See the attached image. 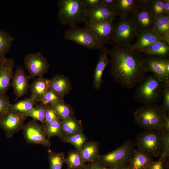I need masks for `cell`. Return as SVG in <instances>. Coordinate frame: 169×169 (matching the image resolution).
I'll return each instance as SVG.
<instances>
[{"label": "cell", "instance_id": "obj_13", "mask_svg": "<svg viewBox=\"0 0 169 169\" xmlns=\"http://www.w3.org/2000/svg\"><path fill=\"white\" fill-rule=\"evenodd\" d=\"M24 138L27 143L49 147L51 142L45 134L43 125L32 120L24 125L22 128Z\"/></svg>", "mask_w": 169, "mask_h": 169}, {"label": "cell", "instance_id": "obj_45", "mask_svg": "<svg viewBox=\"0 0 169 169\" xmlns=\"http://www.w3.org/2000/svg\"><path fill=\"white\" fill-rule=\"evenodd\" d=\"M83 169H111L103 166L96 162H90V163L86 165Z\"/></svg>", "mask_w": 169, "mask_h": 169}, {"label": "cell", "instance_id": "obj_42", "mask_svg": "<svg viewBox=\"0 0 169 169\" xmlns=\"http://www.w3.org/2000/svg\"><path fill=\"white\" fill-rule=\"evenodd\" d=\"M166 161L159 159L157 161H151L145 169H166Z\"/></svg>", "mask_w": 169, "mask_h": 169}, {"label": "cell", "instance_id": "obj_28", "mask_svg": "<svg viewBox=\"0 0 169 169\" xmlns=\"http://www.w3.org/2000/svg\"><path fill=\"white\" fill-rule=\"evenodd\" d=\"M64 163L67 165V169H83L86 165L79 150L77 149L68 152Z\"/></svg>", "mask_w": 169, "mask_h": 169}, {"label": "cell", "instance_id": "obj_34", "mask_svg": "<svg viewBox=\"0 0 169 169\" xmlns=\"http://www.w3.org/2000/svg\"><path fill=\"white\" fill-rule=\"evenodd\" d=\"M45 105L41 104L34 105L25 115L30 117L33 120L39 121L42 125L45 124Z\"/></svg>", "mask_w": 169, "mask_h": 169}, {"label": "cell", "instance_id": "obj_41", "mask_svg": "<svg viewBox=\"0 0 169 169\" xmlns=\"http://www.w3.org/2000/svg\"><path fill=\"white\" fill-rule=\"evenodd\" d=\"M10 105L9 98L5 94H0V116L9 110Z\"/></svg>", "mask_w": 169, "mask_h": 169}, {"label": "cell", "instance_id": "obj_33", "mask_svg": "<svg viewBox=\"0 0 169 169\" xmlns=\"http://www.w3.org/2000/svg\"><path fill=\"white\" fill-rule=\"evenodd\" d=\"M14 39L7 32L0 29V54L5 55L8 52Z\"/></svg>", "mask_w": 169, "mask_h": 169}, {"label": "cell", "instance_id": "obj_25", "mask_svg": "<svg viewBox=\"0 0 169 169\" xmlns=\"http://www.w3.org/2000/svg\"><path fill=\"white\" fill-rule=\"evenodd\" d=\"M152 160L151 156L135 148L128 164L131 169H145Z\"/></svg>", "mask_w": 169, "mask_h": 169}, {"label": "cell", "instance_id": "obj_35", "mask_svg": "<svg viewBox=\"0 0 169 169\" xmlns=\"http://www.w3.org/2000/svg\"><path fill=\"white\" fill-rule=\"evenodd\" d=\"M64 101V97L54 92L50 88L44 94L39 102L44 105H51Z\"/></svg>", "mask_w": 169, "mask_h": 169}, {"label": "cell", "instance_id": "obj_24", "mask_svg": "<svg viewBox=\"0 0 169 169\" xmlns=\"http://www.w3.org/2000/svg\"><path fill=\"white\" fill-rule=\"evenodd\" d=\"M61 125L62 132L65 137L83 132L81 122L74 116L61 120Z\"/></svg>", "mask_w": 169, "mask_h": 169}, {"label": "cell", "instance_id": "obj_27", "mask_svg": "<svg viewBox=\"0 0 169 169\" xmlns=\"http://www.w3.org/2000/svg\"><path fill=\"white\" fill-rule=\"evenodd\" d=\"M145 55L169 57V45L163 41H158L146 48L139 50Z\"/></svg>", "mask_w": 169, "mask_h": 169}, {"label": "cell", "instance_id": "obj_12", "mask_svg": "<svg viewBox=\"0 0 169 169\" xmlns=\"http://www.w3.org/2000/svg\"><path fill=\"white\" fill-rule=\"evenodd\" d=\"M24 63L29 74V79L43 76L49 68L47 59L40 52L27 54L24 59Z\"/></svg>", "mask_w": 169, "mask_h": 169}, {"label": "cell", "instance_id": "obj_37", "mask_svg": "<svg viewBox=\"0 0 169 169\" xmlns=\"http://www.w3.org/2000/svg\"><path fill=\"white\" fill-rule=\"evenodd\" d=\"M163 138V149L159 159L166 161L169 155V132L161 131Z\"/></svg>", "mask_w": 169, "mask_h": 169}, {"label": "cell", "instance_id": "obj_6", "mask_svg": "<svg viewBox=\"0 0 169 169\" xmlns=\"http://www.w3.org/2000/svg\"><path fill=\"white\" fill-rule=\"evenodd\" d=\"M134 143L131 140L126 141L113 151L100 155L95 161L105 167L112 168L128 164L135 148Z\"/></svg>", "mask_w": 169, "mask_h": 169}, {"label": "cell", "instance_id": "obj_22", "mask_svg": "<svg viewBox=\"0 0 169 169\" xmlns=\"http://www.w3.org/2000/svg\"><path fill=\"white\" fill-rule=\"evenodd\" d=\"M49 79L43 76L38 77L30 86L31 95L37 102H39L49 88Z\"/></svg>", "mask_w": 169, "mask_h": 169}, {"label": "cell", "instance_id": "obj_19", "mask_svg": "<svg viewBox=\"0 0 169 169\" xmlns=\"http://www.w3.org/2000/svg\"><path fill=\"white\" fill-rule=\"evenodd\" d=\"M160 41H164L154 29L147 30L139 32L136 43L130 46L133 49L140 50Z\"/></svg>", "mask_w": 169, "mask_h": 169}, {"label": "cell", "instance_id": "obj_17", "mask_svg": "<svg viewBox=\"0 0 169 169\" xmlns=\"http://www.w3.org/2000/svg\"><path fill=\"white\" fill-rule=\"evenodd\" d=\"M99 56L97 63L94 70L93 87L96 90H99L101 84L103 82L102 77L103 72L107 66L110 63L108 58L109 50L103 45L99 49Z\"/></svg>", "mask_w": 169, "mask_h": 169}, {"label": "cell", "instance_id": "obj_48", "mask_svg": "<svg viewBox=\"0 0 169 169\" xmlns=\"http://www.w3.org/2000/svg\"><path fill=\"white\" fill-rule=\"evenodd\" d=\"M163 15L169 16V0H164Z\"/></svg>", "mask_w": 169, "mask_h": 169}, {"label": "cell", "instance_id": "obj_5", "mask_svg": "<svg viewBox=\"0 0 169 169\" xmlns=\"http://www.w3.org/2000/svg\"><path fill=\"white\" fill-rule=\"evenodd\" d=\"M134 144L137 149L148 156H160L163 149L161 131L144 130L136 135Z\"/></svg>", "mask_w": 169, "mask_h": 169}, {"label": "cell", "instance_id": "obj_46", "mask_svg": "<svg viewBox=\"0 0 169 169\" xmlns=\"http://www.w3.org/2000/svg\"><path fill=\"white\" fill-rule=\"evenodd\" d=\"M115 2L116 0H102V4L113 9Z\"/></svg>", "mask_w": 169, "mask_h": 169}, {"label": "cell", "instance_id": "obj_8", "mask_svg": "<svg viewBox=\"0 0 169 169\" xmlns=\"http://www.w3.org/2000/svg\"><path fill=\"white\" fill-rule=\"evenodd\" d=\"M64 37L89 49H99L103 45L90 30L85 27L70 28L64 32Z\"/></svg>", "mask_w": 169, "mask_h": 169}, {"label": "cell", "instance_id": "obj_4", "mask_svg": "<svg viewBox=\"0 0 169 169\" xmlns=\"http://www.w3.org/2000/svg\"><path fill=\"white\" fill-rule=\"evenodd\" d=\"M57 5L58 19L61 25L71 28L78 26L86 20L87 8L83 0H59Z\"/></svg>", "mask_w": 169, "mask_h": 169}, {"label": "cell", "instance_id": "obj_11", "mask_svg": "<svg viewBox=\"0 0 169 169\" xmlns=\"http://www.w3.org/2000/svg\"><path fill=\"white\" fill-rule=\"evenodd\" d=\"M26 117L17 112L9 110L0 116V127L4 131L7 137L10 138L22 129Z\"/></svg>", "mask_w": 169, "mask_h": 169}, {"label": "cell", "instance_id": "obj_2", "mask_svg": "<svg viewBox=\"0 0 169 169\" xmlns=\"http://www.w3.org/2000/svg\"><path fill=\"white\" fill-rule=\"evenodd\" d=\"M164 82L152 74L146 76L138 84L133 99L142 105H158L162 99Z\"/></svg>", "mask_w": 169, "mask_h": 169}, {"label": "cell", "instance_id": "obj_1", "mask_svg": "<svg viewBox=\"0 0 169 169\" xmlns=\"http://www.w3.org/2000/svg\"><path fill=\"white\" fill-rule=\"evenodd\" d=\"M110 73L114 81L126 88H132L146 76L143 57L138 49L130 46L114 45L109 50Z\"/></svg>", "mask_w": 169, "mask_h": 169}, {"label": "cell", "instance_id": "obj_14", "mask_svg": "<svg viewBox=\"0 0 169 169\" xmlns=\"http://www.w3.org/2000/svg\"><path fill=\"white\" fill-rule=\"evenodd\" d=\"M130 17L139 32L153 29L156 17L149 9H138Z\"/></svg>", "mask_w": 169, "mask_h": 169}, {"label": "cell", "instance_id": "obj_29", "mask_svg": "<svg viewBox=\"0 0 169 169\" xmlns=\"http://www.w3.org/2000/svg\"><path fill=\"white\" fill-rule=\"evenodd\" d=\"M61 120L60 119H56L43 125L45 134L48 140L56 136L61 141L65 142V136L63 135L61 131Z\"/></svg>", "mask_w": 169, "mask_h": 169}, {"label": "cell", "instance_id": "obj_20", "mask_svg": "<svg viewBox=\"0 0 169 169\" xmlns=\"http://www.w3.org/2000/svg\"><path fill=\"white\" fill-rule=\"evenodd\" d=\"M49 88L63 97L71 89L69 79L61 74L57 75L49 79Z\"/></svg>", "mask_w": 169, "mask_h": 169}, {"label": "cell", "instance_id": "obj_10", "mask_svg": "<svg viewBox=\"0 0 169 169\" xmlns=\"http://www.w3.org/2000/svg\"><path fill=\"white\" fill-rule=\"evenodd\" d=\"M114 21H92L86 20L84 23L85 27L90 30L99 41L104 45L113 44L112 38Z\"/></svg>", "mask_w": 169, "mask_h": 169}, {"label": "cell", "instance_id": "obj_40", "mask_svg": "<svg viewBox=\"0 0 169 169\" xmlns=\"http://www.w3.org/2000/svg\"><path fill=\"white\" fill-rule=\"evenodd\" d=\"M163 101L161 104L164 110L167 113L169 112V82H164L163 94Z\"/></svg>", "mask_w": 169, "mask_h": 169}, {"label": "cell", "instance_id": "obj_18", "mask_svg": "<svg viewBox=\"0 0 169 169\" xmlns=\"http://www.w3.org/2000/svg\"><path fill=\"white\" fill-rule=\"evenodd\" d=\"M15 64L13 59L7 58L0 68V94H5L11 86Z\"/></svg>", "mask_w": 169, "mask_h": 169}, {"label": "cell", "instance_id": "obj_32", "mask_svg": "<svg viewBox=\"0 0 169 169\" xmlns=\"http://www.w3.org/2000/svg\"><path fill=\"white\" fill-rule=\"evenodd\" d=\"M49 169H62L64 162L65 156L62 152H55L48 150Z\"/></svg>", "mask_w": 169, "mask_h": 169}, {"label": "cell", "instance_id": "obj_3", "mask_svg": "<svg viewBox=\"0 0 169 169\" xmlns=\"http://www.w3.org/2000/svg\"><path fill=\"white\" fill-rule=\"evenodd\" d=\"M168 113L161 105H142L135 111L134 120L144 130L161 131Z\"/></svg>", "mask_w": 169, "mask_h": 169}, {"label": "cell", "instance_id": "obj_38", "mask_svg": "<svg viewBox=\"0 0 169 169\" xmlns=\"http://www.w3.org/2000/svg\"><path fill=\"white\" fill-rule=\"evenodd\" d=\"M164 0H153L149 9L156 17L163 15Z\"/></svg>", "mask_w": 169, "mask_h": 169}, {"label": "cell", "instance_id": "obj_43", "mask_svg": "<svg viewBox=\"0 0 169 169\" xmlns=\"http://www.w3.org/2000/svg\"><path fill=\"white\" fill-rule=\"evenodd\" d=\"M85 7L87 8H95L102 4V0H83Z\"/></svg>", "mask_w": 169, "mask_h": 169}, {"label": "cell", "instance_id": "obj_31", "mask_svg": "<svg viewBox=\"0 0 169 169\" xmlns=\"http://www.w3.org/2000/svg\"><path fill=\"white\" fill-rule=\"evenodd\" d=\"M54 109L59 117L61 120L74 117V112L72 108L64 101L50 105Z\"/></svg>", "mask_w": 169, "mask_h": 169}, {"label": "cell", "instance_id": "obj_21", "mask_svg": "<svg viewBox=\"0 0 169 169\" xmlns=\"http://www.w3.org/2000/svg\"><path fill=\"white\" fill-rule=\"evenodd\" d=\"M113 9L119 17L130 16L138 9L137 0H116Z\"/></svg>", "mask_w": 169, "mask_h": 169}, {"label": "cell", "instance_id": "obj_9", "mask_svg": "<svg viewBox=\"0 0 169 169\" xmlns=\"http://www.w3.org/2000/svg\"><path fill=\"white\" fill-rule=\"evenodd\" d=\"M143 62L146 73L152 72L163 82H169V57L146 55Z\"/></svg>", "mask_w": 169, "mask_h": 169}, {"label": "cell", "instance_id": "obj_16", "mask_svg": "<svg viewBox=\"0 0 169 169\" xmlns=\"http://www.w3.org/2000/svg\"><path fill=\"white\" fill-rule=\"evenodd\" d=\"M29 79L22 67L18 66L15 69L11 83V86L16 96V100L27 92L29 87Z\"/></svg>", "mask_w": 169, "mask_h": 169}, {"label": "cell", "instance_id": "obj_44", "mask_svg": "<svg viewBox=\"0 0 169 169\" xmlns=\"http://www.w3.org/2000/svg\"><path fill=\"white\" fill-rule=\"evenodd\" d=\"M153 0H137L138 9H149Z\"/></svg>", "mask_w": 169, "mask_h": 169}, {"label": "cell", "instance_id": "obj_50", "mask_svg": "<svg viewBox=\"0 0 169 169\" xmlns=\"http://www.w3.org/2000/svg\"><path fill=\"white\" fill-rule=\"evenodd\" d=\"M111 169H131L129 166L128 164H126L121 166H119Z\"/></svg>", "mask_w": 169, "mask_h": 169}, {"label": "cell", "instance_id": "obj_23", "mask_svg": "<svg viewBox=\"0 0 169 169\" xmlns=\"http://www.w3.org/2000/svg\"><path fill=\"white\" fill-rule=\"evenodd\" d=\"M99 143L96 141H90L86 142L79 150L81 156L86 162L96 161L100 155L99 151Z\"/></svg>", "mask_w": 169, "mask_h": 169}, {"label": "cell", "instance_id": "obj_15", "mask_svg": "<svg viewBox=\"0 0 169 169\" xmlns=\"http://www.w3.org/2000/svg\"><path fill=\"white\" fill-rule=\"evenodd\" d=\"M117 16L113 8L103 4L94 8H87L85 12L86 20L92 21L115 20Z\"/></svg>", "mask_w": 169, "mask_h": 169}, {"label": "cell", "instance_id": "obj_47", "mask_svg": "<svg viewBox=\"0 0 169 169\" xmlns=\"http://www.w3.org/2000/svg\"><path fill=\"white\" fill-rule=\"evenodd\" d=\"M166 132H169V113L167 114L165 120L163 130Z\"/></svg>", "mask_w": 169, "mask_h": 169}, {"label": "cell", "instance_id": "obj_26", "mask_svg": "<svg viewBox=\"0 0 169 169\" xmlns=\"http://www.w3.org/2000/svg\"><path fill=\"white\" fill-rule=\"evenodd\" d=\"M153 29L169 45V16L162 15L156 17Z\"/></svg>", "mask_w": 169, "mask_h": 169}, {"label": "cell", "instance_id": "obj_36", "mask_svg": "<svg viewBox=\"0 0 169 169\" xmlns=\"http://www.w3.org/2000/svg\"><path fill=\"white\" fill-rule=\"evenodd\" d=\"M86 141V137L83 132L64 137L65 142L69 143L78 150L82 148Z\"/></svg>", "mask_w": 169, "mask_h": 169}, {"label": "cell", "instance_id": "obj_7", "mask_svg": "<svg viewBox=\"0 0 169 169\" xmlns=\"http://www.w3.org/2000/svg\"><path fill=\"white\" fill-rule=\"evenodd\" d=\"M139 33L130 16L119 17L114 23L112 44L118 46H130L131 41L137 37Z\"/></svg>", "mask_w": 169, "mask_h": 169}, {"label": "cell", "instance_id": "obj_39", "mask_svg": "<svg viewBox=\"0 0 169 169\" xmlns=\"http://www.w3.org/2000/svg\"><path fill=\"white\" fill-rule=\"evenodd\" d=\"M60 118L53 108L50 105H45V124Z\"/></svg>", "mask_w": 169, "mask_h": 169}, {"label": "cell", "instance_id": "obj_30", "mask_svg": "<svg viewBox=\"0 0 169 169\" xmlns=\"http://www.w3.org/2000/svg\"><path fill=\"white\" fill-rule=\"evenodd\" d=\"M37 101L30 96L14 104H11L9 110L25 115L36 104Z\"/></svg>", "mask_w": 169, "mask_h": 169}, {"label": "cell", "instance_id": "obj_49", "mask_svg": "<svg viewBox=\"0 0 169 169\" xmlns=\"http://www.w3.org/2000/svg\"><path fill=\"white\" fill-rule=\"evenodd\" d=\"M7 59L5 55L0 54V68L3 66Z\"/></svg>", "mask_w": 169, "mask_h": 169}]
</instances>
